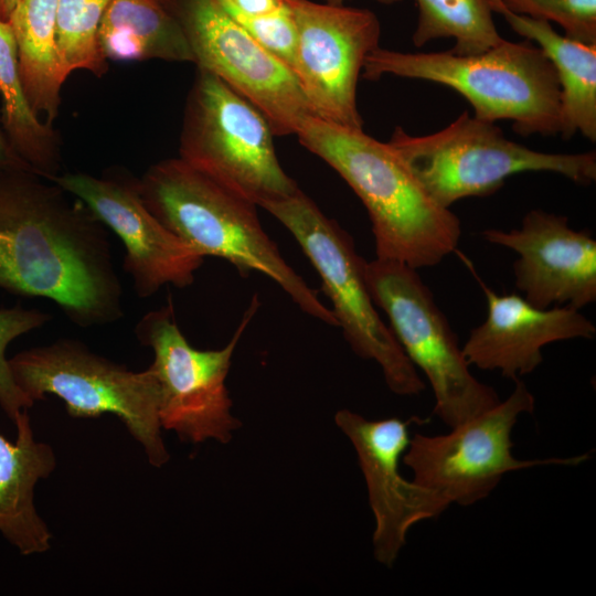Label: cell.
Returning a JSON list of instances; mask_svg holds the SVG:
<instances>
[{
  "label": "cell",
  "instance_id": "obj_20",
  "mask_svg": "<svg viewBox=\"0 0 596 596\" xmlns=\"http://www.w3.org/2000/svg\"><path fill=\"white\" fill-rule=\"evenodd\" d=\"M57 0H19L9 23L19 71L33 111L53 124L58 115L64 74L56 42Z\"/></svg>",
  "mask_w": 596,
  "mask_h": 596
},
{
  "label": "cell",
  "instance_id": "obj_2",
  "mask_svg": "<svg viewBox=\"0 0 596 596\" xmlns=\"http://www.w3.org/2000/svg\"><path fill=\"white\" fill-rule=\"evenodd\" d=\"M296 136L326 161L364 204L376 258L415 269L439 264L458 246L459 217L436 203L401 155L389 143L310 115Z\"/></svg>",
  "mask_w": 596,
  "mask_h": 596
},
{
  "label": "cell",
  "instance_id": "obj_25",
  "mask_svg": "<svg viewBox=\"0 0 596 596\" xmlns=\"http://www.w3.org/2000/svg\"><path fill=\"white\" fill-rule=\"evenodd\" d=\"M52 316L21 306L0 309V406L9 418H15L34 402L17 384L6 356L8 345L18 337L43 327Z\"/></svg>",
  "mask_w": 596,
  "mask_h": 596
},
{
  "label": "cell",
  "instance_id": "obj_14",
  "mask_svg": "<svg viewBox=\"0 0 596 596\" xmlns=\"http://www.w3.org/2000/svg\"><path fill=\"white\" fill-rule=\"evenodd\" d=\"M138 178L124 172L95 177L64 172L51 181L83 201L121 241L124 269L139 298H149L166 285L185 288L195 279L204 257L170 232L146 206Z\"/></svg>",
  "mask_w": 596,
  "mask_h": 596
},
{
  "label": "cell",
  "instance_id": "obj_9",
  "mask_svg": "<svg viewBox=\"0 0 596 596\" xmlns=\"http://www.w3.org/2000/svg\"><path fill=\"white\" fill-rule=\"evenodd\" d=\"M375 306L412 364L426 376L435 415L449 428L473 418L501 400L475 377L446 316L417 269L396 260L365 263Z\"/></svg>",
  "mask_w": 596,
  "mask_h": 596
},
{
  "label": "cell",
  "instance_id": "obj_8",
  "mask_svg": "<svg viewBox=\"0 0 596 596\" xmlns=\"http://www.w3.org/2000/svg\"><path fill=\"white\" fill-rule=\"evenodd\" d=\"M20 389L33 401L61 398L76 418L117 416L151 465L169 459L161 437L159 385L153 370L135 372L92 352L75 339L24 350L9 359Z\"/></svg>",
  "mask_w": 596,
  "mask_h": 596
},
{
  "label": "cell",
  "instance_id": "obj_23",
  "mask_svg": "<svg viewBox=\"0 0 596 596\" xmlns=\"http://www.w3.org/2000/svg\"><path fill=\"white\" fill-rule=\"evenodd\" d=\"M418 20L412 40L421 47L429 41L455 39L449 51L475 55L498 45L499 34L490 0H416Z\"/></svg>",
  "mask_w": 596,
  "mask_h": 596
},
{
  "label": "cell",
  "instance_id": "obj_11",
  "mask_svg": "<svg viewBox=\"0 0 596 596\" xmlns=\"http://www.w3.org/2000/svg\"><path fill=\"white\" fill-rule=\"evenodd\" d=\"M254 297L236 331L222 349L193 348L178 327L171 299L136 323L139 342L153 352V370L159 385L161 427L174 430L180 439L228 443L240 422L232 416V401L225 380L238 341L255 316Z\"/></svg>",
  "mask_w": 596,
  "mask_h": 596
},
{
  "label": "cell",
  "instance_id": "obj_30",
  "mask_svg": "<svg viewBox=\"0 0 596 596\" xmlns=\"http://www.w3.org/2000/svg\"><path fill=\"white\" fill-rule=\"evenodd\" d=\"M19 0H0V19L9 21Z\"/></svg>",
  "mask_w": 596,
  "mask_h": 596
},
{
  "label": "cell",
  "instance_id": "obj_12",
  "mask_svg": "<svg viewBox=\"0 0 596 596\" xmlns=\"http://www.w3.org/2000/svg\"><path fill=\"white\" fill-rule=\"evenodd\" d=\"M180 26L194 64L219 76L267 118L275 136L296 135L312 115L297 78L219 0H155Z\"/></svg>",
  "mask_w": 596,
  "mask_h": 596
},
{
  "label": "cell",
  "instance_id": "obj_5",
  "mask_svg": "<svg viewBox=\"0 0 596 596\" xmlns=\"http://www.w3.org/2000/svg\"><path fill=\"white\" fill-rule=\"evenodd\" d=\"M389 143L401 155L429 196L450 206L468 196H487L504 180L528 171L561 174L588 185L596 180L595 152L549 153L510 140L494 123L462 111L444 129L412 136L396 127Z\"/></svg>",
  "mask_w": 596,
  "mask_h": 596
},
{
  "label": "cell",
  "instance_id": "obj_6",
  "mask_svg": "<svg viewBox=\"0 0 596 596\" xmlns=\"http://www.w3.org/2000/svg\"><path fill=\"white\" fill-rule=\"evenodd\" d=\"M295 237L318 272L332 312L352 351L375 361L389 389L402 396L418 395L425 383L381 318L365 278V263L353 238L329 219L300 189L260 205Z\"/></svg>",
  "mask_w": 596,
  "mask_h": 596
},
{
  "label": "cell",
  "instance_id": "obj_26",
  "mask_svg": "<svg viewBox=\"0 0 596 596\" xmlns=\"http://www.w3.org/2000/svg\"><path fill=\"white\" fill-rule=\"evenodd\" d=\"M513 13L557 23L565 36L596 44V0H500Z\"/></svg>",
  "mask_w": 596,
  "mask_h": 596
},
{
  "label": "cell",
  "instance_id": "obj_22",
  "mask_svg": "<svg viewBox=\"0 0 596 596\" xmlns=\"http://www.w3.org/2000/svg\"><path fill=\"white\" fill-rule=\"evenodd\" d=\"M1 125L14 151L39 175L61 173V139L52 124L41 121L25 95L12 28L0 19Z\"/></svg>",
  "mask_w": 596,
  "mask_h": 596
},
{
  "label": "cell",
  "instance_id": "obj_10",
  "mask_svg": "<svg viewBox=\"0 0 596 596\" xmlns=\"http://www.w3.org/2000/svg\"><path fill=\"white\" fill-rule=\"evenodd\" d=\"M512 393L497 405L441 435L416 434L403 455L416 483L440 496L449 505L473 504L499 485L504 475L538 466H578L590 458L519 459L512 454L518 418L534 411L535 398L515 380Z\"/></svg>",
  "mask_w": 596,
  "mask_h": 596
},
{
  "label": "cell",
  "instance_id": "obj_4",
  "mask_svg": "<svg viewBox=\"0 0 596 596\" xmlns=\"http://www.w3.org/2000/svg\"><path fill=\"white\" fill-rule=\"evenodd\" d=\"M386 74L453 88L471 104L476 118L510 120L521 136H554L562 130L557 74L545 53L526 39H503L475 55L405 53L379 46L366 56L362 76L376 81Z\"/></svg>",
  "mask_w": 596,
  "mask_h": 596
},
{
  "label": "cell",
  "instance_id": "obj_16",
  "mask_svg": "<svg viewBox=\"0 0 596 596\" xmlns=\"http://www.w3.org/2000/svg\"><path fill=\"white\" fill-rule=\"evenodd\" d=\"M481 236L518 254L515 287L530 304L581 310L596 300V240L571 227L567 216L534 209L520 227L487 228Z\"/></svg>",
  "mask_w": 596,
  "mask_h": 596
},
{
  "label": "cell",
  "instance_id": "obj_18",
  "mask_svg": "<svg viewBox=\"0 0 596 596\" xmlns=\"http://www.w3.org/2000/svg\"><path fill=\"white\" fill-rule=\"evenodd\" d=\"M17 440L0 434V532L21 554L51 547L52 534L34 507V487L55 468L52 448L34 439L28 409L14 421Z\"/></svg>",
  "mask_w": 596,
  "mask_h": 596
},
{
  "label": "cell",
  "instance_id": "obj_29",
  "mask_svg": "<svg viewBox=\"0 0 596 596\" xmlns=\"http://www.w3.org/2000/svg\"><path fill=\"white\" fill-rule=\"evenodd\" d=\"M7 169H23L33 171L10 145L0 120V170Z\"/></svg>",
  "mask_w": 596,
  "mask_h": 596
},
{
  "label": "cell",
  "instance_id": "obj_15",
  "mask_svg": "<svg viewBox=\"0 0 596 596\" xmlns=\"http://www.w3.org/2000/svg\"><path fill=\"white\" fill-rule=\"evenodd\" d=\"M416 419L369 421L349 409L334 415L337 426L356 451L375 518L374 556L386 566L396 561L413 525L440 515L449 507L436 492L407 480L400 471L411 439L408 427Z\"/></svg>",
  "mask_w": 596,
  "mask_h": 596
},
{
  "label": "cell",
  "instance_id": "obj_21",
  "mask_svg": "<svg viewBox=\"0 0 596 596\" xmlns=\"http://www.w3.org/2000/svg\"><path fill=\"white\" fill-rule=\"evenodd\" d=\"M97 45L106 61L194 63L180 26L155 0H111L98 28Z\"/></svg>",
  "mask_w": 596,
  "mask_h": 596
},
{
  "label": "cell",
  "instance_id": "obj_7",
  "mask_svg": "<svg viewBox=\"0 0 596 596\" xmlns=\"http://www.w3.org/2000/svg\"><path fill=\"white\" fill-rule=\"evenodd\" d=\"M274 137L254 104L196 67L183 113L180 159L260 206L299 189L280 166Z\"/></svg>",
  "mask_w": 596,
  "mask_h": 596
},
{
  "label": "cell",
  "instance_id": "obj_28",
  "mask_svg": "<svg viewBox=\"0 0 596 596\" xmlns=\"http://www.w3.org/2000/svg\"><path fill=\"white\" fill-rule=\"evenodd\" d=\"M227 10L247 17H256L275 12L285 8L287 0H219Z\"/></svg>",
  "mask_w": 596,
  "mask_h": 596
},
{
  "label": "cell",
  "instance_id": "obj_31",
  "mask_svg": "<svg viewBox=\"0 0 596 596\" xmlns=\"http://www.w3.org/2000/svg\"><path fill=\"white\" fill-rule=\"evenodd\" d=\"M324 3H328V4H332V6H343L344 1L345 0H323ZM377 2L382 3V4H394V3H397L402 0H376Z\"/></svg>",
  "mask_w": 596,
  "mask_h": 596
},
{
  "label": "cell",
  "instance_id": "obj_24",
  "mask_svg": "<svg viewBox=\"0 0 596 596\" xmlns=\"http://www.w3.org/2000/svg\"><path fill=\"white\" fill-rule=\"evenodd\" d=\"M111 0H57L56 42L64 74L78 70L103 76L107 61L97 45V32Z\"/></svg>",
  "mask_w": 596,
  "mask_h": 596
},
{
  "label": "cell",
  "instance_id": "obj_3",
  "mask_svg": "<svg viewBox=\"0 0 596 596\" xmlns=\"http://www.w3.org/2000/svg\"><path fill=\"white\" fill-rule=\"evenodd\" d=\"M137 183L149 211L201 256L223 258L243 276L264 274L305 313L338 327L318 291L289 266L264 231L254 202L180 158L150 166Z\"/></svg>",
  "mask_w": 596,
  "mask_h": 596
},
{
  "label": "cell",
  "instance_id": "obj_17",
  "mask_svg": "<svg viewBox=\"0 0 596 596\" xmlns=\"http://www.w3.org/2000/svg\"><path fill=\"white\" fill-rule=\"evenodd\" d=\"M487 298V317L465 344L470 366L499 371L510 380L532 373L543 361L542 349L570 339H593L595 324L568 306L539 308L517 294L499 295L480 283Z\"/></svg>",
  "mask_w": 596,
  "mask_h": 596
},
{
  "label": "cell",
  "instance_id": "obj_13",
  "mask_svg": "<svg viewBox=\"0 0 596 596\" xmlns=\"http://www.w3.org/2000/svg\"><path fill=\"white\" fill-rule=\"evenodd\" d=\"M296 22L294 75L313 116L362 128L356 85L380 45L381 23L369 9L287 0Z\"/></svg>",
  "mask_w": 596,
  "mask_h": 596
},
{
  "label": "cell",
  "instance_id": "obj_1",
  "mask_svg": "<svg viewBox=\"0 0 596 596\" xmlns=\"http://www.w3.org/2000/svg\"><path fill=\"white\" fill-rule=\"evenodd\" d=\"M107 227L79 199L31 170H0V289L52 300L75 326L121 319Z\"/></svg>",
  "mask_w": 596,
  "mask_h": 596
},
{
  "label": "cell",
  "instance_id": "obj_19",
  "mask_svg": "<svg viewBox=\"0 0 596 596\" xmlns=\"http://www.w3.org/2000/svg\"><path fill=\"white\" fill-rule=\"evenodd\" d=\"M519 35L538 46L553 64L561 87L563 139L581 132L596 140V44H585L557 33L550 22L508 10L500 0H490Z\"/></svg>",
  "mask_w": 596,
  "mask_h": 596
},
{
  "label": "cell",
  "instance_id": "obj_27",
  "mask_svg": "<svg viewBox=\"0 0 596 596\" xmlns=\"http://www.w3.org/2000/svg\"><path fill=\"white\" fill-rule=\"evenodd\" d=\"M225 10L263 49L294 74L297 28L289 4L275 12L256 17Z\"/></svg>",
  "mask_w": 596,
  "mask_h": 596
}]
</instances>
